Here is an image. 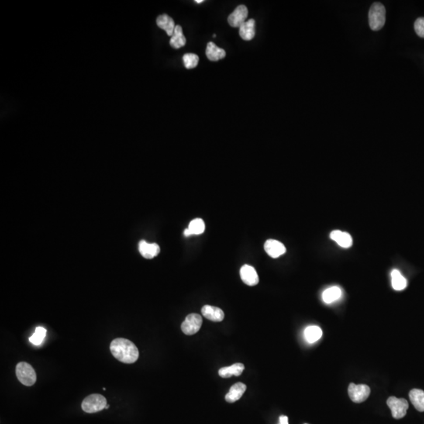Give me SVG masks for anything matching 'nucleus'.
Returning a JSON list of instances; mask_svg holds the SVG:
<instances>
[{
	"label": "nucleus",
	"mask_w": 424,
	"mask_h": 424,
	"mask_svg": "<svg viewBox=\"0 0 424 424\" xmlns=\"http://www.w3.org/2000/svg\"><path fill=\"white\" fill-rule=\"evenodd\" d=\"M391 284L396 291H401L407 287V280L401 275L399 270H394L391 272Z\"/></svg>",
	"instance_id": "obj_22"
},
{
	"label": "nucleus",
	"mask_w": 424,
	"mask_h": 424,
	"mask_svg": "<svg viewBox=\"0 0 424 424\" xmlns=\"http://www.w3.org/2000/svg\"><path fill=\"white\" fill-rule=\"evenodd\" d=\"M206 55L211 62H217L224 58L226 53L223 49L219 48L215 43L209 42L207 45Z\"/></svg>",
	"instance_id": "obj_18"
},
{
	"label": "nucleus",
	"mask_w": 424,
	"mask_h": 424,
	"mask_svg": "<svg viewBox=\"0 0 424 424\" xmlns=\"http://www.w3.org/2000/svg\"><path fill=\"white\" fill-rule=\"evenodd\" d=\"M387 405L391 408L392 416L394 419H399L406 415L408 408V403L405 398H397L390 397L387 399Z\"/></svg>",
	"instance_id": "obj_5"
},
{
	"label": "nucleus",
	"mask_w": 424,
	"mask_h": 424,
	"mask_svg": "<svg viewBox=\"0 0 424 424\" xmlns=\"http://www.w3.org/2000/svg\"><path fill=\"white\" fill-rule=\"evenodd\" d=\"M110 351L115 358L125 364H133L139 357V349L135 343L124 338H117L112 341Z\"/></svg>",
	"instance_id": "obj_1"
},
{
	"label": "nucleus",
	"mask_w": 424,
	"mask_h": 424,
	"mask_svg": "<svg viewBox=\"0 0 424 424\" xmlns=\"http://www.w3.org/2000/svg\"><path fill=\"white\" fill-rule=\"evenodd\" d=\"M156 25L159 28L165 31L167 36H172L174 34L175 25L174 20L167 15H162L156 19Z\"/></svg>",
	"instance_id": "obj_15"
},
{
	"label": "nucleus",
	"mask_w": 424,
	"mask_h": 424,
	"mask_svg": "<svg viewBox=\"0 0 424 424\" xmlns=\"http://www.w3.org/2000/svg\"><path fill=\"white\" fill-rule=\"evenodd\" d=\"M106 405V398L104 396L94 394L89 395L83 401L82 409L87 413H95L103 410Z\"/></svg>",
	"instance_id": "obj_4"
},
{
	"label": "nucleus",
	"mask_w": 424,
	"mask_h": 424,
	"mask_svg": "<svg viewBox=\"0 0 424 424\" xmlns=\"http://www.w3.org/2000/svg\"><path fill=\"white\" fill-rule=\"evenodd\" d=\"M204 2V0H196L195 3L197 4H201V3Z\"/></svg>",
	"instance_id": "obj_29"
},
{
	"label": "nucleus",
	"mask_w": 424,
	"mask_h": 424,
	"mask_svg": "<svg viewBox=\"0 0 424 424\" xmlns=\"http://www.w3.org/2000/svg\"><path fill=\"white\" fill-rule=\"evenodd\" d=\"M183 62H184L185 67L187 68V70H191L197 67L199 63V57L195 53H186L183 56Z\"/></svg>",
	"instance_id": "obj_26"
},
{
	"label": "nucleus",
	"mask_w": 424,
	"mask_h": 424,
	"mask_svg": "<svg viewBox=\"0 0 424 424\" xmlns=\"http://www.w3.org/2000/svg\"><path fill=\"white\" fill-rule=\"evenodd\" d=\"M240 273L241 280L247 285L255 286L259 283V276L254 267L249 265H245L240 269Z\"/></svg>",
	"instance_id": "obj_9"
},
{
	"label": "nucleus",
	"mask_w": 424,
	"mask_h": 424,
	"mask_svg": "<svg viewBox=\"0 0 424 424\" xmlns=\"http://www.w3.org/2000/svg\"><path fill=\"white\" fill-rule=\"evenodd\" d=\"M321 336H322V330L320 327L312 325L306 328L305 337L308 343H315L321 339Z\"/></svg>",
	"instance_id": "obj_24"
},
{
	"label": "nucleus",
	"mask_w": 424,
	"mask_h": 424,
	"mask_svg": "<svg viewBox=\"0 0 424 424\" xmlns=\"http://www.w3.org/2000/svg\"><path fill=\"white\" fill-rule=\"evenodd\" d=\"M264 249L270 257L274 259L280 257L286 252L285 246L281 242L276 240H266Z\"/></svg>",
	"instance_id": "obj_10"
},
{
	"label": "nucleus",
	"mask_w": 424,
	"mask_h": 424,
	"mask_svg": "<svg viewBox=\"0 0 424 424\" xmlns=\"http://www.w3.org/2000/svg\"><path fill=\"white\" fill-rule=\"evenodd\" d=\"M370 393H371L370 387L365 384L356 385L351 383L348 387L349 397L351 401L355 403H361L366 401L370 395Z\"/></svg>",
	"instance_id": "obj_7"
},
{
	"label": "nucleus",
	"mask_w": 424,
	"mask_h": 424,
	"mask_svg": "<svg viewBox=\"0 0 424 424\" xmlns=\"http://www.w3.org/2000/svg\"><path fill=\"white\" fill-rule=\"evenodd\" d=\"M249 15L248 8L245 5L238 6L228 18V22L232 28H240Z\"/></svg>",
	"instance_id": "obj_8"
},
{
	"label": "nucleus",
	"mask_w": 424,
	"mask_h": 424,
	"mask_svg": "<svg viewBox=\"0 0 424 424\" xmlns=\"http://www.w3.org/2000/svg\"><path fill=\"white\" fill-rule=\"evenodd\" d=\"M247 387L243 383H236L229 389V393L225 395V401L229 403H233L241 398L246 391Z\"/></svg>",
	"instance_id": "obj_14"
},
{
	"label": "nucleus",
	"mask_w": 424,
	"mask_h": 424,
	"mask_svg": "<svg viewBox=\"0 0 424 424\" xmlns=\"http://www.w3.org/2000/svg\"><path fill=\"white\" fill-rule=\"evenodd\" d=\"M245 370V366L241 363H236L229 367H223L219 369L218 374L222 378H229L232 376H239Z\"/></svg>",
	"instance_id": "obj_19"
},
{
	"label": "nucleus",
	"mask_w": 424,
	"mask_h": 424,
	"mask_svg": "<svg viewBox=\"0 0 424 424\" xmlns=\"http://www.w3.org/2000/svg\"><path fill=\"white\" fill-rule=\"evenodd\" d=\"M256 22L254 19H250L248 22H245L239 28V33L240 36L245 41L252 40L256 35Z\"/></svg>",
	"instance_id": "obj_16"
},
{
	"label": "nucleus",
	"mask_w": 424,
	"mask_h": 424,
	"mask_svg": "<svg viewBox=\"0 0 424 424\" xmlns=\"http://www.w3.org/2000/svg\"><path fill=\"white\" fill-rule=\"evenodd\" d=\"M46 335V328L43 327H37L36 328V331L34 332L33 335L29 338V342L35 346H39L41 343H43Z\"/></svg>",
	"instance_id": "obj_25"
},
{
	"label": "nucleus",
	"mask_w": 424,
	"mask_h": 424,
	"mask_svg": "<svg viewBox=\"0 0 424 424\" xmlns=\"http://www.w3.org/2000/svg\"><path fill=\"white\" fill-rule=\"evenodd\" d=\"M108 408H109V405H107L106 406H105V409H108Z\"/></svg>",
	"instance_id": "obj_30"
},
{
	"label": "nucleus",
	"mask_w": 424,
	"mask_h": 424,
	"mask_svg": "<svg viewBox=\"0 0 424 424\" xmlns=\"http://www.w3.org/2000/svg\"><path fill=\"white\" fill-rule=\"evenodd\" d=\"M16 375L19 380L24 385H34L36 382V373L35 369L29 363L20 362L16 366Z\"/></svg>",
	"instance_id": "obj_3"
},
{
	"label": "nucleus",
	"mask_w": 424,
	"mask_h": 424,
	"mask_svg": "<svg viewBox=\"0 0 424 424\" xmlns=\"http://www.w3.org/2000/svg\"><path fill=\"white\" fill-rule=\"evenodd\" d=\"M415 32L421 38H424V18H419L415 21L414 25Z\"/></svg>",
	"instance_id": "obj_27"
},
{
	"label": "nucleus",
	"mask_w": 424,
	"mask_h": 424,
	"mask_svg": "<svg viewBox=\"0 0 424 424\" xmlns=\"http://www.w3.org/2000/svg\"><path fill=\"white\" fill-rule=\"evenodd\" d=\"M342 295V291L339 287L334 286L331 288H328L324 291L322 294V298H323L324 302L325 304H330L335 302L336 300L340 298Z\"/></svg>",
	"instance_id": "obj_23"
},
{
	"label": "nucleus",
	"mask_w": 424,
	"mask_h": 424,
	"mask_svg": "<svg viewBox=\"0 0 424 424\" xmlns=\"http://www.w3.org/2000/svg\"><path fill=\"white\" fill-rule=\"evenodd\" d=\"M201 313L204 318L215 322H220L225 318L223 311L220 308L213 306H204L201 310Z\"/></svg>",
	"instance_id": "obj_12"
},
{
	"label": "nucleus",
	"mask_w": 424,
	"mask_h": 424,
	"mask_svg": "<svg viewBox=\"0 0 424 424\" xmlns=\"http://www.w3.org/2000/svg\"><path fill=\"white\" fill-rule=\"evenodd\" d=\"M409 398L412 405L419 412H424V391L419 389H412L409 392Z\"/></svg>",
	"instance_id": "obj_20"
},
{
	"label": "nucleus",
	"mask_w": 424,
	"mask_h": 424,
	"mask_svg": "<svg viewBox=\"0 0 424 424\" xmlns=\"http://www.w3.org/2000/svg\"><path fill=\"white\" fill-rule=\"evenodd\" d=\"M369 26L373 31L383 29L386 22V9L380 3H374L369 12Z\"/></svg>",
	"instance_id": "obj_2"
},
{
	"label": "nucleus",
	"mask_w": 424,
	"mask_h": 424,
	"mask_svg": "<svg viewBox=\"0 0 424 424\" xmlns=\"http://www.w3.org/2000/svg\"><path fill=\"white\" fill-rule=\"evenodd\" d=\"M139 250L143 257L151 259L156 257L160 253V249L156 244H149L146 240L139 242Z\"/></svg>",
	"instance_id": "obj_11"
},
{
	"label": "nucleus",
	"mask_w": 424,
	"mask_h": 424,
	"mask_svg": "<svg viewBox=\"0 0 424 424\" xmlns=\"http://www.w3.org/2000/svg\"><path fill=\"white\" fill-rule=\"evenodd\" d=\"M203 320L201 315L197 314H190L181 324V330L187 336H192L201 329Z\"/></svg>",
	"instance_id": "obj_6"
},
{
	"label": "nucleus",
	"mask_w": 424,
	"mask_h": 424,
	"mask_svg": "<svg viewBox=\"0 0 424 424\" xmlns=\"http://www.w3.org/2000/svg\"><path fill=\"white\" fill-rule=\"evenodd\" d=\"M279 424H288V418L285 415L280 417V422Z\"/></svg>",
	"instance_id": "obj_28"
},
{
	"label": "nucleus",
	"mask_w": 424,
	"mask_h": 424,
	"mask_svg": "<svg viewBox=\"0 0 424 424\" xmlns=\"http://www.w3.org/2000/svg\"><path fill=\"white\" fill-rule=\"evenodd\" d=\"M187 43V39L183 35V28L180 25H176L174 34L170 40V45L173 48L179 49Z\"/></svg>",
	"instance_id": "obj_21"
},
{
	"label": "nucleus",
	"mask_w": 424,
	"mask_h": 424,
	"mask_svg": "<svg viewBox=\"0 0 424 424\" xmlns=\"http://www.w3.org/2000/svg\"><path fill=\"white\" fill-rule=\"evenodd\" d=\"M205 230V223L201 218H195L190 222L188 229H185L184 235L186 236L192 235L202 234Z\"/></svg>",
	"instance_id": "obj_17"
},
{
	"label": "nucleus",
	"mask_w": 424,
	"mask_h": 424,
	"mask_svg": "<svg viewBox=\"0 0 424 424\" xmlns=\"http://www.w3.org/2000/svg\"><path fill=\"white\" fill-rule=\"evenodd\" d=\"M330 237L332 240L336 241L340 247L343 249H349L353 245V239L348 232H342L340 230H334L330 233Z\"/></svg>",
	"instance_id": "obj_13"
}]
</instances>
